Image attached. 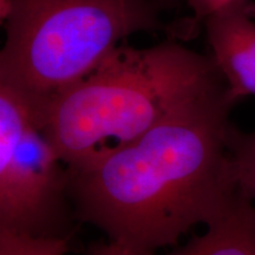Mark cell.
Segmentation results:
<instances>
[{"label":"cell","mask_w":255,"mask_h":255,"mask_svg":"<svg viewBox=\"0 0 255 255\" xmlns=\"http://www.w3.org/2000/svg\"><path fill=\"white\" fill-rule=\"evenodd\" d=\"M237 103L225 81L126 148L68 169L76 218L136 255H155L208 225L238 194L228 145Z\"/></svg>","instance_id":"obj_1"},{"label":"cell","mask_w":255,"mask_h":255,"mask_svg":"<svg viewBox=\"0 0 255 255\" xmlns=\"http://www.w3.org/2000/svg\"><path fill=\"white\" fill-rule=\"evenodd\" d=\"M226 79L212 56L175 40L120 45L94 70L43 101L40 126L69 170L126 148Z\"/></svg>","instance_id":"obj_2"},{"label":"cell","mask_w":255,"mask_h":255,"mask_svg":"<svg viewBox=\"0 0 255 255\" xmlns=\"http://www.w3.org/2000/svg\"><path fill=\"white\" fill-rule=\"evenodd\" d=\"M173 0H6L0 83L46 100L138 32L165 30Z\"/></svg>","instance_id":"obj_3"},{"label":"cell","mask_w":255,"mask_h":255,"mask_svg":"<svg viewBox=\"0 0 255 255\" xmlns=\"http://www.w3.org/2000/svg\"><path fill=\"white\" fill-rule=\"evenodd\" d=\"M41 103L0 83V228L71 237L68 167L41 129Z\"/></svg>","instance_id":"obj_4"},{"label":"cell","mask_w":255,"mask_h":255,"mask_svg":"<svg viewBox=\"0 0 255 255\" xmlns=\"http://www.w3.org/2000/svg\"><path fill=\"white\" fill-rule=\"evenodd\" d=\"M255 7L231 0L203 19L212 58L238 101L255 96Z\"/></svg>","instance_id":"obj_5"},{"label":"cell","mask_w":255,"mask_h":255,"mask_svg":"<svg viewBox=\"0 0 255 255\" xmlns=\"http://www.w3.org/2000/svg\"><path fill=\"white\" fill-rule=\"evenodd\" d=\"M167 255H255V207L238 191L202 235Z\"/></svg>","instance_id":"obj_6"},{"label":"cell","mask_w":255,"mask_h":255,"mask_svg":"<svg viewBox=\"0 0 255 255\" xmlns=\"http://www.w3.org/2000/svg\"><path fill=\"white\" fill-rule=\"evenodd\" d=\"M228 145L238 191L255 207V132H244L231 124Z\"/></svg>","instance_id":"obj_7"},{"label":"cell","mask_w":255,"mask_h":255,"mask_svg":"<svg viewBox=\"0 0 255 255\" xmlns=\"http://www.w3.org/2000/svg\"><path fill=\"white\" fill-rule=\"evenodd\" d=\"M71 237H34L0 228V255H65Z\"/></svg>","instance_id":"obj_8"},{"label":"cell","mask_w":255,"mask_h":255,"mask_svg":"<svg viewBox=\"0 0 255 255\" xmlns=\"http://www.w3.org/2000/svg\"><path fill=\"white\" fill-rule=\"evenodd\" d=\"M87 255H136L129 251L128 248L123 247L122 245L116 244L114 241L105 242H96L91 245L87 252Z\"/></svg>","instance_id":"obj_9"},{"label":"cell","mask_w":255,"mask_h":255,"mask_svg":"<svg viewBox=\"0 0 255 255\" xmlns=\"http://www.w3.org/2000/svg\"><path fill=\"white\" fill-rule=\"evenodd\" d=\"M187 4L193 9L194 20H203L213 11V0H186Z\"/></svg>","instance_id":"obj_10"},{"label":"cell","mask_w":255,"mask_h":255,"mask_svg":"<svg viewBox=\"0 0 255 255\" xmlns=\"http://www.w3.org/2000/svg\"><path fill=\"white\" fill-rule=\"evenodd\" d=\"M228 1H231V0H213V11H214V9H216L218 7H220V6H222L223 4H226V2H228ZM212 12H210V13H212Z\"/></svg>","instance_id":"obj_11"}]
</instances>
